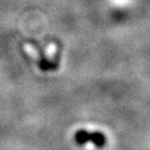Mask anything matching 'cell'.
Segmentation results:
<instances>
[{"label":"cell","instance_id":"1","mask_svg":"<svg viewBox=\"0 0 150 150\" xmlns=\"http://www.w3.org/2000/svg\"><path fill=\"white\" fill-rule=\"evenodd\" d=\"M75 141L78 144H84L87 142H92L97 147H103L105 145V137L101 132H89L87 130H78L74 137Z\"/></svg>","mask_w":150,"mask_h":150},{"label":"cell","instance_id":"2","mask_svg":"<svg viewBox=\"0 0 150 150\" xmlns=\"http://www.w3.org/2000/svg\"><path fill=\"white\" fill-rule=\"evenodd\" d=\"M24 48H25L26 52H27V53L29 54L31 57H33L35 59H40V57H39V54H38V52H37V50L33 49V47L31 46V45L26 44Z\"/></svg>","mask_w":150,"mask_h":150},{"label":"cell","instance_id":"3","mask_svg":"<svg viewBox=\"0 0 150 150\" xmlns=\"http://www.w3.org/2000/svg\"><path fill=\"white\" fill-rule=\"evenodd\" d=\"M54 52H55V46H54V45H50V46L47 48V51H46L48 59H51L52 56H53Z\"/></svg>","mask_w":150,"mask_h":150}]
</instances>
